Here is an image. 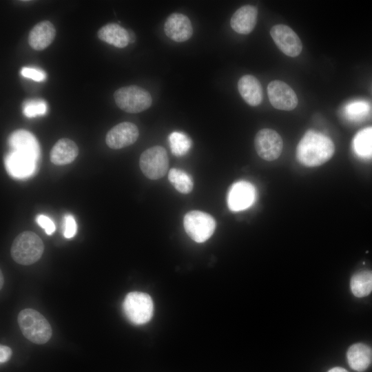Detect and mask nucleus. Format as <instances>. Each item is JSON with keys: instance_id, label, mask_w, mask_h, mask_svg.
I'll return each instance as SVG.
<instances>
[{"instance_id": "nucleus-1", "label": "nucleus", "mask_w": 372, "mask_h": 372, "mask_svg": "<svg viewBox=\"0 0 372 372\" xmlns=\"http://www.w3.org/2000/svg\"><path fill=\"white\" fill-rule=\"evenodd\" d=\"M334 152V143L329 136L308 130L297 145L296 158L305 167H318L330 160Z\"/></svg>"}, {"instance_id": "nucleus-2", "label": "nucleus", "mask_w": 372, "mask_h": 372, "mask_svg": "<svg viewBox=\"0 0 372 372\" xmlns=\"http://www.w3.org/2000/svg\"><path fill=\"white\" fill-rule=\"evenodd\" d=\"M44 251V245L35 233L25 231L14 240L10 254L13 260L23 265H30L38 261Z\"/></svg>"}, {"instance_id": "nucleus-3", "label": "nucleus", "mask_w": 372, "mask_h": 372, "mask_svg": "<svg viewBox=\"0 0 372 372\" xmlns=\"http://www.w3.org/2000/svg\"><path fill=\"white\" fill-rule=\"evenodd\" d=\"M18 323L23 335L35 344H44L51 338L50 323L34 309H25L21 311L18 315Z\"/></svg>"}, {"instance_id": "nucleus-4", "label": "nucleus", "mask_w": 372, "mask_h": 372, "mask_svg": "<svg viewBox=\"0 0 372 372\" xmlns=\"http://www.w3.org/2000/svg\"><path fill=\"white\" fill-rule=\"evenodd\" d=\"M116 105L128 113H138L147 110L152 105L150 94L137 85L122 87L114 94Z\"/></svg>"}, {"instance_id": "nucleus-5", "label": "nucleus", "mask_w": 372, "mask_h": 372, "mask_svg": "<svg viewBox=\"0 0 372 372\" xmlns=\"http://www.w3.org/2000/svg\"><path fill=\"white\" fill-rule=\"evenodd\" d=\"M123 309L125 316L132 323L143 324L148 322L153 316V301L147 293L133 291L125 296Z\"/></svg>"}, {"instance_id": "nucleus-6", "label": "nucleus", "mask_w": 372, "mask_h": 372, "mask_svg": "<svg viewBox=\"0 0 372 372\" xmlns=\"http://www.w3.org/2000/svg\"><path fill=\"white\" fill-rule=\"evenodd\" d=\"M183 225L187 235L196 242H204L214 234L216 221L209 214L194 210L185 214Z\"/></svg>"}, {"instance_id": "nucleus-7", "label": "nucleus", "mask_w": 372, "mask_h": 372, "mask_svg": "<svg viewBox=\"0 0 372 372\" xmlns=\"http://www.w3.org/2000/svg\"><path fill=\"white\" fill-rule=\"evenodd\" d=\"M139 166L143 174L151 180H157L167 172L169 158L166 149L159 145L151 147L141 155Z\"/></svg>"}, {"instance_id": "nucleus-8", "label": "nucleus", "mask_w": 372, "mask_h": 372, "mask_svg": "<svg viewBox=\"0 0 372 372\" xmlns=\"http://www.w3.org/2000/svg\"><path fill=\"white\" fill-rule=\"evenodd\" d=\"M254 147L258 155L267 161L276 160L281 154L283 141L280 135L269 128L262 129L254 138Z\"/></svg>"}, {"instance_id": "nucleus-9", "label": "nucleus", "mask_w": 372, "mask_h": 372, "mask_svg": "<svg viewBox=\"0 0 372 372\" xmlns=\"http://www.w3.org/2000/svg\"><path fill=\"white\" fill-rule=\"evenodd\" d=\"M270 35L278 49L290 57L298 56L302 52V44L297 34L284 24L273 25Z\"/></svg>"}, {"instance_id": "nucleus-10", "label": "nucleus", "mask_w": 372, "mask_h": 372, "mask_svg": "<svg viewBox=\"0 0 372 372\" xmlns=\"http://www.w3.org/2000/svg\"><path fill=\"white\" fill-rule=\"evenodd\" d=\"M267 94L271 105L278 110L291 111L298 105V97L286 83L273 80L267 85Z\"/></svg>"}, {"instance_id": "nucleus-11", "label": "nucleus", "mask_w": 372, "mask_h": 372, "mask_svg": "<svg viewBox=\"0 0 372 372\" xmlns=\"http://www.w3.org/2000/svg\"><path fill=\"white\" fill-rule=\"evenodd\" d=\"M256 197L254 186L249 182L239 180L231 185L227 196L229 209L232 211L245 210L251 207Z\"/></svg>"}, {"instance_id": "nucleus-12", "label": "nucleus", "mask_w": 372, "mask_h": 372, "mask_svg": "<svg viewBox=\"0 0 372 372\" xmlns=\"http://www.w3.org/2000/svg\"><path fill=\"white\" fill-rule=\"evenodd\" d=\"M137 126L130 122H123L113 127L107 134L105 142L113 149H118L134 144L138 139Z\"/></svg>"}, {"instance_id": "nucleus-13", "label": "nucleus", "mask_w": 372, "mask_h": 372, "mask_svg": "<svg viewBox=\"0 0 372 372\" xmlns=\"http://www.w3.org/2000/svg\"><path fill=\"white\" fill-rule=\"evenodd\" d=\"M37 159L25 153L12 150L7 154L5 164L8 172L16 178H26L35 172Z\"/></svg>"}, {"instance_id": "nucleus-14", "label": "nucleus", "mask_w": 372, "mask_h": 372, "mask_svg": "<svg viewBox=\"0 0 372 372\" xmlns=\"http://www.w3.org/2000/svg\"><path fill=\"white\" fill-rule=\"evenodd\" d=\"M164 32L167 37L176 42H184L191 38L193 28L189 19L181 13H172L166 19Z\"/></svg>"}, {"instance_id": "nucleus-15", "label": "nucleus", "mask_w": 372, "mask_h": 372, "mask_svg": "<svg viewBox=\"0 0 372 372\" xmlns=\"http://www.w3.org/2000/svg\"><path fill=\"white\" fill-rule=\"evenodd\" d=\"M257 17V8L251 5H245L234 13L230 20V25L236 32L248 34L255 28Z\"/></svg>"}, {"instance_id": "nucleus-16", "label": "nucleus", "mask_w": 372, "mask_h": 372, "mask_svg": "<svg viewBox=\"0 0 372 372\" xmlns=\"http://www.w3.org/2000/svg\"><path fill=\"white\" fill-rule=\"evenodd\" d=\"M56 30L54 25L45 20L37 23L30 31L28 43L35 50H43L48 47L54 39Z\"/></svg>"}, {"instance_id": "nucleus-17", "label": "nucleus", "mask_w": 372, "mask_h": 372, "mask_svg": "<svg viewBox=\"0 0 372 372\" xmlns=\"http://www.w3.org/2000/svg\"><path fill=\"white\" fill-rule=\"evenodd\" d=\"M8 143L12 150L18 151L38 159L40 156L39 145L35 136L28 131L19 130L11 134Z\"/></svg>"}, {"instance_id": "nucleus-18", "label": "nucleus", "mask_w": 372, "mask_h": 372, "mask_svg": "<svg viewBox=\"0 0 372 372\" xmlns=\"http://www.w3.org/2000/svg\"><path fill=\"white\" fill-rule=\"evenodd\" d=\"M238 90L242 98L249 105L255 107L261 103L263 99L262 87L254 76H242L238 80Z\"/></svg>"}, {"instance_id": "nucleus-19", "label": "nucleus", "mask_w": 372, "mask_h": 372, "mask_svg": "<svg viewBox=\"0 0 372 372\" xmlns=\"http://www.w3.org/2000/svg\"><path fill=\"white\" fill-rule=\"evenodd\" d=\"M79 154L77 145L69 138H61L54 145L50 153L51 162L56 165H65L74 161Z\"/></svg>"}, {"instance_id": "nucleus-20", "label": "nucleus", "mask_w": 372, "mask_h": 372, "mask_svg": "<svg viewBox=\"0 0 372 372\" xmlns=\"http://www.w3.org/2000/svg\"><path fill=\"white\" fill-rule=\"evenodd\" d=\"M97 36L101 41L118 48L126 47L130 42V33L120 25L114 23L101 27Z\"/></svg>"}, {"instance_id": "nucleus-21", "label": "nucleus", "mask_w": 372, "mask_h": 372, "mask_svg": "<svg viewBox=\"0 0 372 372\" xmlns=\"http://www.w3.org/2000/svg\"><path fill=\"white\" fill-rule=\"evenodd\" d=\"M347 358L351 369L362 372L372 362V349L363 343L354 344L349 348Z\"/></svg>"}, {"instance_id": "nucleus-22", "label": "nucleus", "mask_w": 372, "mask_h": 372, "mask_svg": "<svg viewBox=\"0 0 372 372\" xmlns=\"http://www.w3.org/2000/svg\"><path fill=\"white\" fill-rule=\"evenodd\" d=\"M352 293L358 298L368 296L372 291V271L361 270L354 273L350 280Z\"/></svg>"}, {"instance_id": "nucleus-23", "label": "nucleus", "mask_w": 372, "mask_h": 372, "mask_svg": "<svg viewBox=\"0 0 372 372\" xmlns=\"http://www.w3.org/2000/svg\"><path fill=\"white\" fill-rule=\"evenodd\" d=\"M355 154L362 158H372V127L358 132L353 140Z\"/></svg>"}, {"instance_id": "nucleus-24", "label": "nucleus", "mask_w": 372, "mask_h": 372, "mask_svg": "<svg viewBox=\"0 0 372 372\" xmlns=\"http://www.w3.org/2000/svg\"><path fill=\"white\" fill-rule=\"evenodd\" d=\"M168 178L170 183L180 193L187 194L193 189L194 182L192 176L180 169H171L169 171Z\"/></svg>"}, {"instance_id": "nucleus-25", "label": "nucleus", "mask_w": 372, "mask_h": 372, "mask_svg": "<svg viewBox=\"0 0 372 372\" xmlns=\"http://www.w3.org/2000/svg\"><path fill=\"white\" fill-rule=\"evenodd\" d=\"M168 139L172 153L176 156L185 155L192 147V139L183 132H173Z\"/></svg>"}, {"instance_id": "nucleus-26", "label": "nucleus", "mask_w": 372, "mask_h": 372, "mask_svg": "<svg viewBox=\"0 0 372 372\" xmlns=\"http://www.w3.org/2000/svg\"><path fill=\"white\" fill-rule=\"evenodd\" d=\"M370 105L364 101H355L348 103L345 107V114L352 121H360L365 118L370 112Z\"/></svg>"}, {"instance_id": "nucleus-27", "label": "nucleus", "mask_w": 372, "mask_h": 372, "mask_svg": "<svg viewBox=\"0 0 372 372\" xmlns=\"http://www.w3.org/2000/svg\"><path fill=\"white\" fill-rule=\"evenodd\" d=\"M23 112L28 118L43 115L47 112L46 103L40 99H32L25 101L23 104Z\"/></svg>"}, {"instance_id": "nucleus-28", "label": "nucleus", "mask_w": 372, "mask_h": 372, "mask_svg": "<svg viewBox=\"0 0 372 372\" xmlns=\"http://www.w3.org/2000/svg\"><path fill=\"white\" fill-rule=\"evenodd\" d=\"M77 231V225L72 215L66 214L64 217L63 236L66 238L74 237Z\"/></svg>"}, {"instance_id": "nucleus-29", "label": "nucleus", "mask_w": 372, "mask_h": 372, "mask_svg": "<svg viewBox=\"0 0 372 372\" xmlns=\"http://www.w3.org/2000/svg\"><path fill=\"white\" fill-rule=\"evenodd\" d=\"M21 74L23 76L35 81H43L46 78L45 73L43 71L33 68H23L21 70Z\"/></svg>"}, {"instance_id": "nucleus-30", "label": "nucleus", "mask_w": 372, "mask_h": 372, "mask_svg": "<svg viewBox=\"0 0 372 372\" xmlns=\"http://www.w3.org/2000/svg\"><path fill=\"white\" fill-rule=\"evenodd\" d=\"M36 220L38 225L45 229V233L48 235L52 234L55 231V225L52 220L43 214H39L37 216Z\"/></svg>"}, {"instance_id": "nucleus-31", "label": "nucleus", "mask_w": 372, "mask_h": 372, "mask_svg": "<svg viewBox=\"0 0 372 372\" xmlns=\"http://www.w3.org/2000/svg\"><path fill=\"white\" fill-rule=\"evenodd\" d=\"M12 355V350L10 347L4 345L0 346V362L4 363L9 360Z\"/></svg>"}, {"instance_id": "nucleus-32", "label": "nucleus", "mask_w": 372, "mask_h": 372, "mask_svg": "<svg viewBox=\"0 0 372 372\" xmlns=\"http://www.w3.org/2000/svg\"><path fill=\"white\" fill-rule=\"evenodd\" d=\"M328 372H348L346 369L341 367H334L329 370Z\"/></svg>"}, {"instance_id": "nucleus-33", "label": "nucleus", "mask_w": 372, "mask_h": 372, "mask_svg": "<svg viewBox=\"0 0 372 372\" xmlns=\"http://www.w3.org/2000/svg\"><path fill=\"white\" fill-rule=\"evenodd\" d=\"M0 275H1V276H0V277H1V285H0V286H1V288L2 286H3V275H2V273H1V274H0Z\"/></svg>"}]
</instances>
